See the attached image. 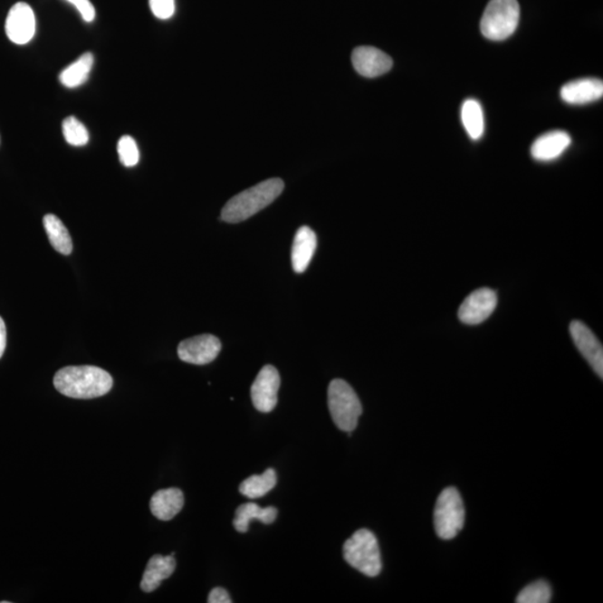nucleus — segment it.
<instances>
[{"label": "nucleus", "instance_id": "7", "mask_svg": "<svg viewBox=\"0 0 603 603\" xmlns=\"http://www.w3.org/2000/svg\"><path fill=\"white\" fill-rule=\"evenodd\" d=\"M281 385L280 373L273 366H265L258 373L252 386L254 407L261 413H271L277 405V394Z\"/></svg>", "mask_w": 603, "mask_h": 603}, {"label": "nucleus", "instance_id": "23", "mask_svg": "<svg viewBox=\"0 0 603 603\" xmlns=\"http://www.w3.org/2000/svg\"><path fill=\"white\" fill-rule=\"evenodd\" d=\"M552 599V588L544 580L525 587L516 598L518 603H549Z\"/></svg>", "mask_w": 603, "mask_h": 603}, {"label": "nucleus", "instance_id": "21", "mask_svg": "<svg viewBox=\"0 0 603 603\" xmlns=\"http://www.w3.org/2000/svg\"><path fill=\"white\" fill-rule=\"evenodd\" d=\"M43 224H44L47 236H49L50 243L55 248V251L63 254V255H71L72 251H73V243H72L71 234L64 224L61 222V219L56 217L55 215L49 214L43 219Z\"/></svg>", "mask_w": 603, "mask_h": 603}, {"label": "nucleus", "instance_id": "10", "mask_svg": "<svg viewBox=\"0 0 603 603\" xmlns=\"http://www.w3.org/2000/svg\"><path fill=\"white\" fill-rule=\"evenodd\" d=\"M570 333L578 350L586 359L589 365L602 379L603 378V348L595 333L580 321H572L570 324Z\"/></svg>", "mask_w": 603, "mask_h": 603}, {"label": "nucleus", "instance_id": "12", "mask_svg": "<svg viewBox=\"0 0 603 603\" xmlns=\"http://www.w3.org/2000/svg\"><path fill=\"white\" fill-rule=\"evenodd\" d=\"M354 70L365 78H378L392 69L394 62L386 53L371 46L357 47L352 53Z\"/></svg>", "mask_w": 603, "mask_h": 603}, {"label": "nucleus", "instance_id": "15", "mask_svg": "<svg viewBox=\"0 0 603 603\" xmlns=\"http://www.w3.org/2000/svg\"><path fill=\"white\" fill-rule=\"evenodd\" d=\"M317 234L308 226H303L295 234L293 247H292V266L298 274H302L312 261L317 250Z\"/></svg>", "mask_w": 603, "mask_h": 603}, {"label": "nucleus", "instance_id": "22", "mask_svg": "<svg viewBox=\"0 0 603 603\" xmlns=\"http://www.w3.org/2000/svg\"><path fill=\"white\" fill-rule=\"evenodd\" d=\"M277 476L275 469L268 468L262 475H253L246 478L239 485V492L248 499L255 500L265 496L268 492L276 486Z\"/></svg>", "mask_w": 603, "mask_h": 603}, {"label": "nucleus", "instance_id": "29", "mask_svg": "<svg viewBox=\"0 0 603 603\" xmlns=\"http://www.w3.org/2000/svg\"><path fill=\"white\" fill-rule=\"evenodd\" d=\"M6 325H5L4 320L0 318V358L3 357L5 349H6Z\"/></svg>", "mask_w": 603, "mask_h": 603}, {"label": "nucleus", "instance_id": "4", "mask_svg": "<svg viewBox=\"0 0 603 603\" xmlns=\"http://www.w3.org/2000/svg\"><path fill=\"white\" fill-rule=\"evenodd\" d=\"M328 406L335 426L342 432L352 433L362 414V405L356 391L341 379H334L328 389Z\"/></svg>", "mask_w": 603, "mask_h": 603}, {"label": "nucleus", "instance_id": "24", "mask_svg": "<svg viewBox=\"0 0 603 603\" xmlns=\"http://www.w3.org/2000/svg\"><path fill=\"white\" fill-rule=\"evenodd\" d=\"M65 141L73 147H83L88 145L89 132L84 124L75 117L66 118L62 124Z\"/></svg>", "mask_w": 603, "mask_h": 603}, {"label": "nucleus", "instance_id": "11", "mask_svg": "<svg viewBox=\"0 0 603 603\" xmlns=\"http://www.w3.org/2000/svg\"><path fill=\"white\" fill-rule=\"evenodd\" d=\"M5 28L9 40L15 44L24 45L31 42L35 35L36 21L30 5L26 3L14 5L8 13Z\"/></svg>", "mask_w": 603, "mask_h": 603}, {"label": "nucleus", "instance_id": "17", "mask_svg": "<svg viewBox=\"0 0 603 603\" xmlns=\"http://www.w3.org/2000/svg\"><path fill=\"white\" fill-rule=\"evenodd\" d=\"M184 505V493L179 488H167V490L158 491L150 501L152 514L160 521L174 519L183 510Z\"/></svg>", "mask_w": 603, "mask_h": 603}, {"label": "nucleus", "instance_id": "25", "mask_svg": "<svg viewBox=\"0 0 603 603\" xmlns=\"http://www.w3.org/2000/svg\"><path fill=\"white\" fill-rule=\"evenodd\" d=\"M118 153L120 161L124 167L131 168L139 164L140 160V151L136 140L130 136L120 138L118 142Z\"/></svg>", "mask_w": 603, "mask_h": 603}, {"label": "nucleus", "instance_id": "19", "mask_svg": "<svg viewBox=\"0 0 603 603\" xmlns=\"http://www.w3.org/2000/svg\"><path fill=\"white\" fill-rule=\"evenodd\" d=\"M94 64L92 53H85L60 73V82L69 89L78 88L88 81Z\"/></svg>", "mask_w": 603, "mask_h": 603}, {"label": "nucleus", "instance_id": "2", "mask_svg": "<svg viewBox=\"0 0 603 603\" xmlns=\"http://www.w3.org/2000/svg\"><path fill=\"white\" fill-rule=\"evenodd\" d=\"M283 190L284 183L282 179L263 181L229 200L222 210V219L231 224L244 222L270 206Z\"/></svg>", "mask_w": 603, "mask_h": 603}, {"label": "nucleus", "instance_id": "28", "mask_svg": "<svg viewBox=\"0 0 603 603\" xmlns=\"http://www.w3.org/2000/svg\"><path fill=\"white\" fill-rule=\"evenodd\" d=\"M209 603H232L231 596L223 588H215L208 596Z\"/></svg>", "mask_w": 603, "mask_h": 603}, {"label": "nucleus", "instance_id": "16", "mask_svg": "<svg viewBox=\"0 0 603 603\" xmlns=\"http://www.w3.org/2000/svg\"><path fill=\"white\" fill-rule=\"evenodd\" d=\"M176 570L175 553L162 557L160 554L153 555L147 564L143 573L141 589L145 592H152L160 587L161 582L170 578Z\"/></svg>", "mask_w": 603, "mask_h": 603}, {"label": "nucleus", "instance_id": "8", "mask_svg": "<svg viewBox=\"0 0 603 603\" xmlns=\"http://www.w3.org/2000/svg\"><path fill=\"white\" fill-rule=\"evenodd\" d=\"M222 350L219 339L212 334L197 335V337L185 340L178 347V356L181 361L190 365L204 366L213 362Z\"/></svg>", "mask_w": 603, "mask_h": 603}, {"label": "nucleus", "instance_id": "27", "mask_svg": "<svg viewBox=\"0 0 603 603\" xmlns=\"http://www.w3.org/2000/svg\"><path fill=\"white\" fill-rule=\"evenodd\" d=\"M66 2L71 3L78 9L85 22L91 23L94 21L95 8L90 0H66Z\"/></svg>", "mask_w": 603, "mask_h": 603}, {"label": "nucleus", "instance_id": "14", "mask_svg": "<svg viewBox=\"0 0 603 603\" xmlns=\"http://www.w3.org/2000/svg\"><path fill=\"white\" fill-rule=\"evenodd\" d=\"M603 97V82L599 79H580L562 86L564 102L581 105L596 102Z\"/></svg>", "mask_w": 603, "mask_h": 603}, {"label": "nucleus", "instance_id": "6", "mask_svg": "<svg viewBox=\"0 0 603 603\" xmlns=\"http://www.w3.org/2000/svg\"><path fill=\"white\" fill-rule=\"evenodd\" d=\"M465 523V507L455 487L445 488L438 496L434 512L436 533L443 540L456 538Z\"/></svg>", "mask_w": 603, "mask_h": 603}, {"label": "nucleus", "instance_id": "1", "mask_svg": "<svg viewBox=\"0 0 603 603\" xmlns=\"http://www.w3.org/2000/svg\"><path fill=\"white\" fill-rule=\"evenodd\" d=\"M54 386L60 394L70 398L94 399L112 389L113 379L98 367H66L56 372Z\"/></svg>", "mask_w": 603, "mask_h": 603}, {"label": "nucleus", "instance_id": "20", "mask_svg": "<svg viewBox=\"0 0 603 603\" xmlns=\"http://www.w3.org/2000/svg\"><path fill=\"white\" fill-rule=\"evenodd\" d=\"M461 114L463 126L468 136L473 140H480L485 130L484 112H483L481 103L474 99L466 100L463 103Z\"/></svg>", "mask_w": 603, "mask_h": 603}, {"label": "nucleus", "instance_id": "26", "mask_svg": "<svg viewBox=\"0 0 603 603\" xmlns=\"http://www.w3.org/2000/svg\"><path fill=\"white\" fill-rule=\"evenodd\" d=\"M153 15L159 19H169L176 11L175 0H149Z\"/></svg>", "mask_w": 603, "mask_h": 603}, {"label": "nucleus", "instance_id": "5", "mask_svg": "<svg viewBox=\"0 0 603 603\" xmlns=\"http://www.w3.org/2000/svg\"><path fill=\"white\" fill-rule=\"evenodd\" d=\"M520 22L518 0H491L481 21V32L487 40L505 41L513 35Z\"/></svg>", "mask_w": 603, "mask_h": 603}, {"label": "nucleus", "instance_id": "18", "mask_svg": "<svg viewBox=\"0 0 603 603\" xmlns=\"http://www.w3.org/2000/svg\"><path fill=\"white\" fill-rule=\"evenodd\" d=\"M277 518V509L270 506L262 509L256 502H246L238 507L233 524L239 533H246L250 530V523L254 520L261 521L264 524L274 523Z\"/></svg>", "mask_w": 603, "mask_h": 603}, {"label": "nucleus", "instance_id": "13", "mask_svg": "<svg viewBox=\"0 0 603 603\" xmlns=\"http://www.w3.org/2000/svg\"><path fill=\"white\" fill-rule=\"evenodd\" d=\"M572 139L566 131H551L543 134L531 147V155L538 161H552L563 155L571 146Z\"/></svg>", "mask_w": 603, "mask_h": 603}, {"label": "nucleus", "instance_id": "9", "mask_svg": "<svg viewBox=\"0 0 603 603\" xmlns=\"http://www.w3.org/2000/svg\"><path fill=\"white\" fill-rule=\"evenodd\" d=\"M497 305V295L491 289L474 291L463 302L458 318L463 323L477 325L491 317Z\"/></svg>", "mask_w": 603, "mask_h": 603}, {"label": "nucleus", "instance_id": "3", "mask_svg": "<svg viewBox=\"0 0 603 603\" xmlns=\"http://www.w3.org/2000/svg\"><path fill=\"white\" fill-rule=\"evenodd\" d=\"M347 563L368 578L379 576L382 570L379 543L376 535L367 529L357 531L343 545Z\"/></svg>", "mask_w": 603, "mask_h": 603}]
</instances>
